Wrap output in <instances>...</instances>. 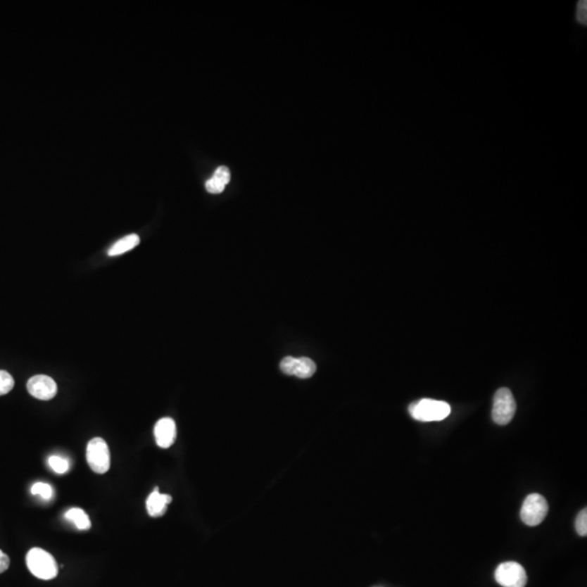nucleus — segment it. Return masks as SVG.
Instances as JSON below:
<instances>
[{"label":"nucleus","mask_w":587,"mask_h":587,"mask_svg":"<svg viewBox=\"0 0 587 587\" xmlns=\"http://www.w3.org/2000/svg\"><path fill=\"white\" fill-rule=\"evenodd\" d=\"M409 413L415 420L421 422H433L442 421L450 415L451 408L449 403L435 399L423 398L411 403L408 408Z\"/></svg>","instance_id":"f257e3e1"},{"label":"nucleus","mask_w":587,"mask_h":587,"mask_svg":"<svg viewBox=\"0 0 587 587\" xmlns=\"http://www.w3.org/2000/svg\"><path fill=\"white\" fill-rule=\"evenodd\" d=\"M27 564L30 572L41 580H53L58 576L55 558L44 549L32 548L27 555Z\"/></svg>","instance_id":"f03ea898"},{"label":"nucleus","mask_w":587,"mask_h":587,"mask_svg":"<svg viewBox=\"0 0 587 587\" xmlns=\"http://www.w3.org/2000/svg\"><path fill=\"white\" fill-rule=\"evenodd\" d=\"M517 410V403L510 389L503 387L495 393L492 417L496 424L506 425L512 420Z\"/></svg>","instance_id":"7ed1b4c3"},{"label":"nucleus","mask_w":587,"mask_h":587,"mask_svg":"<svg viewBox=\"0 0 587 587\" xmlns=\"http://www.w3.org/2000/svg\"><path fill=\"white\" fill-rule=\"evenodd\" d=\"M548 509L547 500L542 495H529L521 508V519L525 524L536 526L546 518Z\"/></svg>","instance_id":"20e7f679"},{"label":"nucleus","mask_w":587,"mask_h":587,"mask_svg":"<svg viewBox=\"0 0 587 587\" xmlns=\"http://www.w3.org/2000/svg\"><path fill=\"white\" fill-rule=\"evenodd\" d=\"M87 459L89 468L98 474H103L110 469V451L105 439L96 437L87 445Z\"/></svg>","instance_id":"39448f33"},{"label":"nucleus","mask_w":587,"mask_h":587,"mask_svg":"<svg viewBox=\"0 0 587 587\" xmlns=\"http://www.w3.org/2000/svg\"><path fill=\"white\" fill-rule=\"evenodd\" d=\"M495 580L504 587H524L528 582V576L520 564L508 561L499 564L495 571Z\"/></svg>","instance_id":"423d86ee"},{"label":"nucleus","mask_w":587,"mask_h":587,"mask_svg":"<svg viewBox=\"0 0 587 587\" xmlns=\"http://www.w3.org/2000/svg\"><path fill=\"white\" fill-rule=\"evenodd\" d=\"M279 368L284 374L295 375L299 379H309L317 371L315 363L307 357H301V358L285 357L281 361Z\"/></svg>","instance_id":"0eeeda50"},{"label":"nucleus","mask_w":587,"mask_h":587,"mask_svg":"<svg viewBox=\"0 0 587 587\" xmlns=\"http://www.w3.org/2000/svg\"><path fill=\"white\" fill-rule=\"evenodd\" d=\"M27 391L39 400H51L57 395V383L47 375H35L27 382Z\"/></svg>","instance_id":"6e6552de"},{"label":"nucleus","mask_w":587,"mask_h":587,"mask_svg":"<svg viewBox=\"0 0 587 587\" xmlns=\"http://www.w3.org/2000/svg\"><path fill=\"white\" fill-rule=\"evenodd\" d=\"M177 437V425L171 418H163L155 425V438L158 446L169 448L172 446Z\"/></svg>","instance_id":"1a4fd4ad"},{"label":"nucleus","mask_w":587,"mask_h":587,"mask_svg":"<svg viewBox=\"0 0 587 587\" xmlns=\"http://www.w3.org/2000/svg\"><path fill=\"white\" fill-rule=\"evenodd\" d=\"M172 501V497L170 496L168 494H161L158 491V488H156L151 495H149V499H147V503H146V507H147V511H149V516L153 517V518H157V517H161L165 515V510H167V506Z\"/></svg>","instance_id":"9d476101"},{"label":"nucleus","mask_w":587,"mask_h":587,"mask_svg":"<svg viewBox=\"0 0 587 587\" xmlns=\"http://www.w3.org/2000/svg\"><path fill=\"white\" fill-rule=\"evenodd\" d=\"M231 179V173L229 168L219 167L215 170L213 177L206 182V189L208 193L221 194L225 191V187L229 184Z\"/></svg>","instance_id":"9b49d317"},{"label":"nucleus","mask_w":587,"mask_h":587,"mask_svg":"<svg viewBox=\"0 0 587 587\" xmlns=\"http://www.w3.org/2000/svg\"><path fill=\"white\" fill-rule=\"evenodd\" d=\"M139 244V236L137 234H130L127 236L118 241L117 243L113 244V246L110 247L108 251V255L110 257H115V255H123L127 251H132Z\"/></svg>","instance_id":"f8f14e48"},{"label":"nucleus","mask_w":587,"mask_h":587,"mask_svg":"<svg viewBox=\"0 0 587 587\" xmlns=\"http://www.w3.org/2000/svg\"><path fill=\"white\" fill-rule=\"evenodd\" d=\"M65 519L69 520L70 522L73 523V524L77 526L79 530L85 531L89 530V528L91 526V520H89V517L87 516V512L85 511L82 510L80 508H72L70 510H68L65 515Z\"/></svg>","instance_id":"ddd939ff"},{"label":"nucleus","mask_w":587,"mask_h":587,"mask_svg":"<svg viewBox=\"0 0 587 587\" xmlns=\"http://www.w3.org/2000/svg\"><path fill=\"white\" fill-rule=\"evenodd\" d=\"M48 465L58 474H65L69 471V462L63 457L51 456L48 459Z\"/></svg>","instance_id":"4468645a"},{"label":"nucleus","mask_w":587,"mask_h":587,"mask_svg":"<svg viewBox=\"0 0 587 587\" xmlns=\"http://www.w3.org/2000/svg\"><path fill=\"white\" fill-rule=\"evenodd\" d=\"M31 493L35 496H41L42 498L49 500L53 497V491L51 485L46 484V483L39 482L32 486Z\"/></svg>","instance_id":"2eb2a0df"},{"label":"nucleus","mask_w":587,"mask_h":587,"mask_svg":"<svg viewBox=\"0 0 587 587\" xmlns=\"http://www.w3.org/2000/svg\"><path fill=\"white\" fill-rule=\"evenodd\" d=\"M15 387V380L7 371L0 370V396L8 394Z\"/></svg>","instance_id":"dca6fc26"},{"label":"nucleus","mask_w":587,"mask_h":587,"mask_svg":"<svg viewBox=\"0 0 587 587\" xmlns=\"http://www.w3.org/2000/svg\"><path fill=\"white\" fill-rule=\"evenodd\" d=\"M576 530L580 536H586L587 535V509L584 508L580 513H579L578 518L576 521Z\"/></svg>","instance_id":"f3484780"},{"label":"nucleus","mask_w":587,"mask_h":587,"mask_svg":"<svg viewBox=\"0 0 587 587\" xmlns=\"http://www.w3.org/2000/svg\"><path fill=\"white\" fill-rule=\"evenodd\" d=\"M576 19L582 25H586L587 22V3L585 0L579 1L576 5Z\"/></svg>","instance_id":"a211bd4d"},{"label":"nucleus","mask_w":587,"mask_h":587,"mask_svg":"<svg viewBox=\"0 0 587 587\" xmlns=\"http://www.w3.org/2000/svg\"><path fill=\"white\" fill-rule=\"evenodd\" d=\"M10 566V559L3 550H0V574L8 570Z\"/></svg>","instance_id":"6ab92c4d"}]
</instances>
